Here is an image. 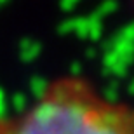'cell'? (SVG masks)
Instances as JSON below:
<instances>
[{
	"label": "cell",
	"mask_w": 134,
	"mask_h": 134,
	"mask_svg": "<svg viewBox=\"0 0 134 134\" xmlns=\"http://www.w3.org/2000/svg\"><path fill=\"white\" fill-rule=\"evenodd\" d=\"M10 134H134V117L85 82L66 79L51 85Z\"/></svg>",
	"instance_id": "6da1fadb"
}]
</instances>
